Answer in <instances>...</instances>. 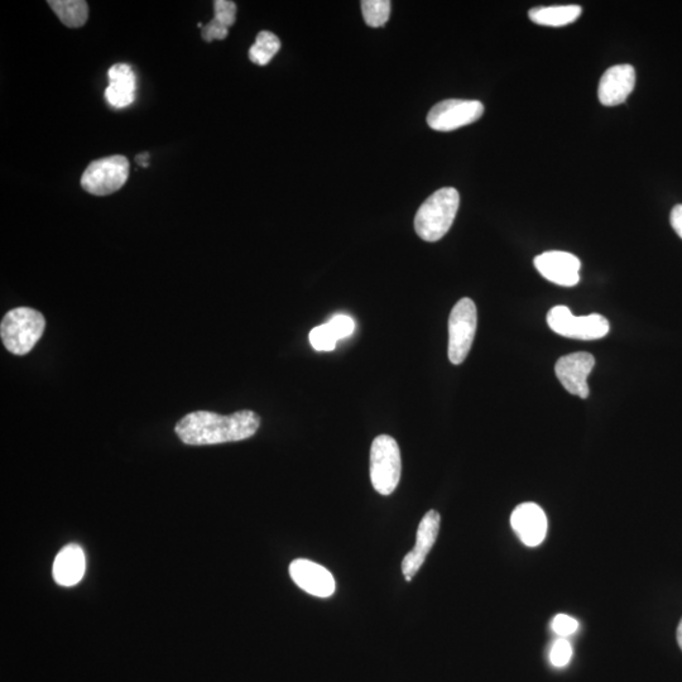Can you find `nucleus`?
I'll list each match as a JSON object with an SVG mask.
<instances>
[{
	"label": "nucleus",
	"mask_w": 682,
	"mask_h": 682,
	"mask_svg": "<svg viewBox=\"0 0 682 682\" xmlns=\"http://www.w3.org/2000/svg\"><path fill=\"white\" fill-rule=\"evenodd\" d=\"M261 417L256 412L244 410L230 416L209 411H196L177 422L175 431L182 443L203 446L247 440L256 435Z\"/></svg>",
	"instance_id": "nucleus-1"
},
{
	"label": "nucleus",
	"mask_w": 682,
	"mask_h": 682,
	"mask_svg": "<svg viewBox=\"0 0 682 682\" xmlns=\"http://www.w3.org/2000/svg\"><path fill=\"white\" fill-rule=\"evenodd\" d=\"M459 205L460 195L454 187H444L434 192L417 211V235L426 242H437L444 238L454 223Z\"/></svg>",
	"instance_id": "nucleus-2"
},
{
	"label": "nucleus",
	"mask_w": 682,
	"mask_h": 682,
	"mask_svg": "<svg viewBox=\"0 0 682 682\" xmlns=\"http://www.w3.org/2000/svg\"><path fill=\"white\" fill-rule=\"evenodd\" d=\"M46 329L41 312L31 307H17L7 312L0 324V336L8 352L26 355L31 352Z\"/></svg>",
	"instance_id": "nucleus-3"
},
{
	"label": "nucleus",
	"mask_w": 682,
	"mask_h": 682,
	"mask_svg": "<svg viewBox=\"0 0 682 682\" xmlns=\"http://www.w3.org/2000/svg\"><path fill=\"white\" fill-rule=\"evenodd\" d=\"M401 472V451L397 441L388 435L376 437L371 448L373 488L382 496H391L400 483Z\"/></svg>",
	"instance_id": "nucleus-4"
},
{
	"label": "nucleus",
	"mask_w": 682,
	"mask_h": 682,
	"mask_svg": "<svg viewBox=\"0 0 682 682\" xmlns=\"http://www.w3.org/2000/svg\"><path fill=\"white\" fill-rule=\"evenodd\" d=\"M129 176L127 157L115 155L91 162L83 176L81 186L95 196H107L122 189Z\"/></svg>",
	"instance_id": "nucleus-5"
},
{
	"label": "nucleus",
	"mask_w": 682,
	"mask_h": 682,
	"mask_svg": "<svg viewBox=\"0 0 682 682\" xmlns=\"http://www.w3.org/2000/svg\"><path fill=\"white\" fill-rule=\"evenodd\" d=\"M477 306L470 299H461L449 318V359L459 365L467 359L477 331Z\"/></svg>",
	"instance_id": "nucleus-6"
},
{
	"label": "nucleus",
	"mask_w": 682,
	"mask_h": 682,
	"mask_svg": "<svg viewBox=\"0 0 682 682\" xmlns=\"http://www.w3.org/2000/svg\"><path fill=\"white\" fill-rule=\"evenodd\" d=\"M554 333L569 339L597 340L609 333L608 320L602 315L574 316L566 306H555L547 315Z\"/></svg>",
	"instance_id": "nucleus-7"
},
{
	"label": "nucleus",
	"mask_w": 682,
	"mask_h": 682,
	"mask_svg": "<svg viewBox=\"0 0 682 682\" xmlns=\"http://www.w3.org/2000/svg\"><path fill=\"white\" fill-rule=\"evenodd\" d=\"M484 114V105L478 100L449 99L437 103L427 115V123L439 132H451L477 122Z\"/></svg>",
	"instance_id": "nucleus-8"
},
{
	"label": "nucleus",
	"mask_w": 682,
	"mask_h": 682,
	"mask_svg": "<svg viewBox=\"0 0 682 682\" xmlns=\"http://www.w3.org/2000/svg\"><path fill=\"white\" fill-rule=\"evenodd\" d=\"M595 365L589 353H574L557 360L555 373L566 391L580 398L589 397L588 377Z\"/></svg>",
	"instance_id": "nucleus-9"
},
{
	"label": "nucleus",
	"mask_w": 682,
	"mask_h": 682,
	"mask_svg": "<svg viewBox=\"0 0 682 682\" xmlns=\"http://www.w3.org/2000/svg\"><path fill=\"white\" fill-rule=\"evenodd\" d=\"M441 517L439 512L429 511L417 528L416 545L402 561V571L406 581H411L424 565L427 555L434 547L439 536Z\"/></svg>",
	"instance_id": "nucleus-10"
},
{
	"label": "nucleus",
	"mask_w": 682,
	"mask_h": 682,
	"mask_svg": "<svg viewBox=\"0 0 682 682\" xmlns=\"http://www.w3.org/2000/svg\"><path fill=\"white\" fill-rule=\"evenodd\" d=\"M533 263L542 277L557 286L573 287L580 281L581 263L574 254L560 251L546 252L537 256Z\"/></svg>",
	"instance_id": "nucleus-11"
},
{
	"label": "nucleus",
	"mask_w": 682,
	"mask_h": 682,
	"mask_svg": "<svg viewBox=\"0 0 682 682\" xmlns=\"http://www.w3.org/2000/svg\"><path fill=\"white\" fill-rule=\"evenodd\" d=\"M511 526L522 544L536 547L544 542L547 533V517L539 504L527 502L515 508Z\"/></svg>",
	"instance_id": "nucleus-12"
},
{
	"label": "nucleus",
	"mask_w": 682,
	"mask_h": 682,
	"mask_svg": "<svg viewBox=\"0 0 682 682\" xmlns=\"http://www.w3.org/2000/svg\"><path fill=\"white\" fill-rule=\"evenodd\" d=\"M292 580L307 594L329 598L335 593V579L328 569L314 561L299 559L290 565Z\"/></svg>",
	"instance_id": "nucleus-13"
},
{
	"label": "nucleus",
	"mask_w": 682,
	"mask_h": 682,
	"mask_svg": "<svg viewBox=\"0 0 682 682\" xmlns=\"http://www.w3.org/2000/svg\"><path fill=\"white\" fill-rule=\"evenodd\" d=\"M636 70L632 65L612 66L604 72L598 88L599 102L605 107H616L626 102L635 90Z\"/></svg>",
	"instance_id": "nucleus-14"
},
{
	"label": "nucleus",
	"mask_w": 682,
	"mask_h": 682,
	"mask_svg": "<svg viewBox=\"0 0 682 682\" xmlns=\"http://www.w3.org/2000/svg\"><path fill=\"white\" fill-rule=\"evenodd\" d=\"M109 85L105 90V100L110 107L127 108L136 100L137 79L132 67L115 64L108 71Z\"/></svg>",
	"instance_id": "nucleus-15"
},
{
	"label": "nucleus",
	"mask_w": 682,
	"mask_h": 682,
	"mask_svg": "<svg viewBox=\"0 0 682 682\" xmlns=\"http://www.w3.org/2000/svg\"><path fill=\"white\" fill-rule=\"evenodd\" d=\"M86 561L79 545H67L57 554L52 575L61 587H74L84 578Z\"/></svg>",
	"instance_id": "nucleus-16"
},
{
	"label": "nucleus",
	"mask_w": 682,
	"mask_h": 682,
	"mask_svg": "<svg viewBox=\"0 0 682 682\" xmlns=\"http://www.w3.org/2000/svg\"><path fill=\"white\" fill-rule=\"evenodd\" d=\"M580 6H552V7H536L531 9L528 13L531 21L540 26L546 27H564L573 23L580 17Z\"/></svg>",
	"instance_id": "nucleus-17"
},
{
	"label": "nucleus",
	"mask_w": 682,
	"mask_h": 682,
	"mask_svg": "<svg viewBox=\"0 0 682 682\" xmlns=\"http://www.w3.org/2000/svg\"><path fill=\"white\" fill-rule=\"evenodd\" d=\"M47 4L66 27L80 28L88 22L89 7L84 0H50Z\"/></svg>",
	"instance_id": "nucleus-18"
},
{
	"label": "nucleus",
	"mask_w": 682,
	"mask_h": 682,
	"mask_svg": "<svg viewBox=\"0 0 682 682\" xmlns=\"http://www.w3.org/2000/svg\"><path fill=\"white\" fill-rule=\"evenodd\" d=\"M281 50V41L275 33L263 31L259 32L256 42L249 50V59L253 64L266 66L270 64L273 57Z\"/></svg>",
	"instance_id": "nucleus-19"
},
{
	"label": "nucleus",
	"mask_w": 682,
	"mask_h": 682,
	"mask_svg": "<svg viewBox=\"0 0 682 682\" xmlns=\"http://www.w3.org/2000/svg\"><path fill=\"white\" fill-rule=\"evenodd\" d=\"M362 12L369 27H383L391 16V2L388 0H363Z\"/></svg>",
	"instance_id": "nucleus-20"
},
{
	"label": "nucleus",
	"mask_w": 682,
	"mask_h": 682,
	"mask_svg": "<svg viewBox=\"0 0 682 682\" xmlns=\"http://www.w3.org/2000/svg\"><path fill=\"white\" fill-rule=\"evenodd\" d=\"M309 339L312 348L318 350V352H331V350L335 349L336 343H338V338H336L329 324L316 326V328L311 330Z\"/></svg>",
	"instance_id": "nucleus-21"
},
{
	"label": "nucleus",
	"mask_w": 682,
	"mask_h": 682,
	"mask_svg": "<svg viewBox=\"0 0 682 682\" xmlns=\"http://www.w3.org/2000/svg\"><path fill=\"white\" fill-rule=\"evenodd\" d=\"M213 19L224 27H232L237 19V6L230 0H216Z\"/></svg>",
	"instance_id": "nucleus-22"
},
{
	"label": "nucleus",
	"mask_w": 682,
	"mask_h": 682,
	"mask_svg": "<svg viewBox=\"0 0 682 682\" xmlns=\"http://www.w3.org/2000/svg\"><path fill=\"white\" fill-rule=\"evenodd\" d=\"M573 656V648H571L570 642L566 641L565 638H560L554 643L551 648L550 660L552 665L556 667H564L569 664Z\"/></svg>",
	"instance_id": "nucleus-23"
},
{
	"label": "nucleus",
	"mask_w": 682,
	"mask_h": 682,
	"mask_svg": "<svg viewBox=\"0 0 682 682\" xmlns=\"http://www.w3.org/2000/svg\"><path fill=\"white\" fill-rule=\"evenodd\" d=\"M328 324L338 340L348 338V336L354 333V321L347 315H336Z\"/></svg>",
	"instance_id": "nucleus-24"
},
{
	"label": "nucleus",
	"mask_w": 682,
	"mask_h": 682,
	"mask_svg": "<svg viewBox=\"0 0 682 682\" xmlns=\"http://www.w3.org/2000/svg\"><path fill=\"white\" fill-rule=\"evenodd\" d=\"M578 627V621L573 617L566 616V614H557L554 621H552V629H554L556 635L561 637L573 635V633L578 631Z\"/></svg>",
	"instance_id": "nucleus-25"
},
{
	"label": "nucleus",
	"mask_w": 682,
	"mask_h": 682,
	"mask_svg": "<svg viewBox=\"0 0 682 682\" xmlns=\"http://www.w3.org/2000/svg\"><path fill=\"white\" fill-rule=\"evenodd\" d=\"M229 28L222 26V24L211 19V21L203 27L201 30V36H203L204 41L213 42L214 40H225L228 37Z\"/></svg>",
	"instance_id": "nucleus-26"
},
{
	"label": "nucleus",
	"mask_w": 682,
	"mask_h": 682,
	"mask_svg": "<svg viewBox=\"0 0 682 682\" xmlns=\"http://www.w3.org/2000/svg\"><path fill=\"white\" fill-rule=\"evenodd\" d=\"M670 223L672 229L675 230L676 234L682 239V204L676 205L671 211Z\"/></svg>",
	"instance_id": "nucleus-27"
},
{
	"label": "nucleus",
	"mask_w": 682,
	"mask_h": 682,
	"mask_svg": "<svg viewBox=\"0 0 682 682\" xmlns=\"http://www.w3.org/2000/svg\"><path fill=\"white\" fill-rule=\"evenodd\" d=\"M148 158H150V155L148 153H142V155H139L136 157V160L138 161L139 165L142 167H147L148 166Z\"/></svg>",
	"instance_id": "nucleus-28"
},
{
	"label": "nucleus",
	"mask_w": 682,
	"mask_h": 682,
	"mask_svg": "<svg viewBox=\"0 0 682 682\" xmlns=\"http://www.w3.org/2000/svg\"><path fill=\"white\" fill-rule=\"evenodd\" d=\"M676 636H677V642H679V646L682 650V619L680 621L679 627H677Z\"/></svg>",
	"instance_id": "nucleus-29"
}]
</instances>
